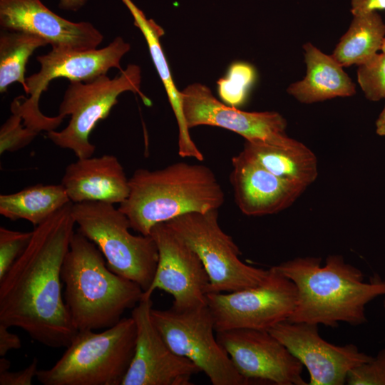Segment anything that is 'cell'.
<instances>
[{"label":"cell","mask_w":385,"mask_h":385,"mask_svg":"<svg viewBox=\"0 0 385 385\" xmlns=\"http://www.w3.org/2000/svg\"><path fill=\"white\" fill-rule=\"evenodd\" d=\"M72 206L68 203L36 226L28 246L0 279V324L20 328L51 348H66L78 332L61 284L76 225Z\"/></svg>","instance_id":"cell-1"},{"label":"cell","mask_w":385,"mask_h":385,"mask_svg":"<svg viewBox=\"0 0 385 385\" xmlns=\"http://www.w3.org/2000/svg\"><path fill=\"white\" fill-rule=\"evenodd\" d=\"M317 257H299L275 268L296 285L297 296L290 322L337 327L339 322L358 326L367 321L366 305L385 294V283L377 275L369 282L357 267L339 255H329L325 265Z\"/></svg>","instance_id":"cell-2"},{"label":"cell","mask_w":385,"mask_h":385,"mask_svg":"<svg viewBox=\"0 0 385 385\" xmlns=\"http://www.w3.org/2000/svg\"><path fill=\"white\" fill-rule=\"evenodd\" d=\"M129 194L118 209L131 229L150 235L156 224L181 215L218 210L225 194L213 171L203 164L177 162L150 170L138 168L129 178Z\"/></svg>","instance_id":"cell-3"},{"label":"cell","mask_w":385,"mask_h":385,"mask_svg":"<svg viewBox=\"0 0 385 385\" xmlns=\"http://www.w3.org/2000/svg\"><path fill=\"white\" fill-rule=\"evenodd\" d=\"M64 300L77 331L107 329L140 301L143 290L112 272L97 246L74 232L61 269Z\"/></svg>","instance_id":"cell-4"},{"label":"cell","mask_w":385,"mask_h":385,"mask_svg":"<svg viewBox=\"0 0 385 385\" xmlns=\"http://www.w3.org/2000/svg\"><path fill=\"white\" fill-rule=\"evenodd\" d=\"M78 331L55 364L38 370L43 385H121L135 347L132 317L97 333Z\"/></svg>","instance_id":"cell-5"},{"label":"cell","mask_w":385,"mask_h":385,"mask_svg":"<svg viewBox=\"0 0 385 385\" xmlns=\"http://www.w3.org/2000/svg\"><path fill=\"white\" fill-rule=\"evenodd\" d=\"M72 212L78 230L97 246L108 267L145 292L152 283L158 262L153 238L130 233L128 218L111 203H73Z\"/></svg>","instance_id":"cell-6"},{"label":"cell","mask_w":385,"mask_h":385,"mask_svg":"<svg viewBox=\"0 0 385 385\" xmlns=\"http://www.w3.org/2000/svg\"><path fill=\"white\" fill-rule=\"evenodd\" d=\"M140 83L141 69L135 64L128 65L113 78L104 74L89 81H70L58 108V115H69L70 120L63 130L47 132L46 137L58 147L72 150L77 158L91 157L96 146L90 141L91 133L108 117L121 93H138L144 104L151 106Z\"/></svg>","instance_id":"cell-7"},{"label":"cell","mask_w":385,"mask_h":385,"mask_svg":"<svg viewBox=\"0 0 385 385\" xmlns=\"http://www.w3.org/2000/svg\"><path fill=\"white\" fill-rule=\"evenodd\" d=\"M130 49V45L120 36L100 49L78 51L52 48L46 54L36 57L41 68L26 78V93L30 96H20L14 99L11 112L22 118L25 126L38 133L55 130L63 118L58 115L46 116L38 107L40 97L47 90L49 83L58 78H68L70 81H89L106 74L111 68L120 69V61Z\"/></svg>","instance_id":"cell-8"},{"label":"cell","mask_w":385,"mask_h":385,"mask_svg":"<svg viewBox=\"0 0 385 385\" xmlns=\"http://www.w3.org/2000/svg\"><path fill=\"white\" fill-rule=\"evenodd\" d=\"M200 257L208 274L207 293L232 292L255 287L267 277L269 270L247 265L231 236L218 222V210L192 212L166 222Z\"/></svg>","instance_id":"cell-9"},{"label":"cell","mask_w":385,"mask_h":385,"mask_svg":"<svg viewBox=\"0 0 385 385\" xmlns=\"http://www.w3.org/2000/svg\"><path fill=\"white\" fill-rule=\"evenodd\" d=\"M152 320L170 348L192 361L213 385H247L215 337L214 321L206 305L178 310H151Z\"/></svg>","instance_id":"cell-10"},{"label":"cell","mask_w":385,"mask_h":385,"mask_svg":"<svg viewBox=\"0 0 385 385\" xmlns=\"http://www.w3.org/2000/svg\"><path fill=\"white\" fill-rule=\"evenodd\" d=\"M297 296L295 284L274 266L255 287L206 295L216 332L237 328L269 330L288 320Z\"/></svg>","instance_id":"cell-11"},{"label":"cell","mask_w":385,"mask_h":385,"mask_svg":"<svg viewBox=\"0 0 385 385\" xmlns=\"http://www.w3.org/2000/svg\"><path fill=\"white\" fill-rule=\"evenodd\" d=\"M238 373L251 381L308 385L303 364L268 330L237 328L216 332Z\"/></svg>","instance_id":"cell-12"},{"label":"cell","mask_w":385,"mask_h":385,"mask_svg":"<svg viewBox=\"0 0 385 385\" xmlns=\"http://www.w3.org/2000/svg\"><path fill=\"white\" fill-rule=\"evenodd\" d=\"M158 250V262L149 288L142 298H151L155 289L172 295V307L178 310L207 304L208 274L200 257L166 222L154 225L150 232Z\"/></svg>","instance_id":"cell-13"},{"label":"cell","mask_w":385,"mask_h":385,"mask_svg":"<svg viewBox=\"0 0 385 385\" xmlns=\"http://www.w3.org/2000/svg\"><path fill=\"white\" fill-rule=\"evenodd\" d=\"M183 109L188 128L212 125L233 131L245 140H261L288 147L296 140L285 133L287 122L275 111L247 112L217 100L206 86L195 83L181 91Z\"/></svg>","instance_id":"cell-14"},{"label":"cell","mask_w":385,"mask_h":385,"mask_svg":"<svg viewBox=\"0 0 385 385\" xmlns=\"http://www.w3.org/2000/svg\"><path fill=\"white\" fill-rule=\"evenodd\" d=\"M151 298H142L133 308L136 326L134 354L121 385H190L200 369L175 354L155 326Z\"/></svg>","instance_id":"cell-15"},{"label":"cell","mask_w":385,"mask_h":385,"mask_svg":"<svg viewBox=\"0 0 385 385\" xmlns=\"http://www.w3.org/2000/svg\"><path fill=\"white\" fill-rule=\"evenodd\" d=\"M268 331L306 366L308 385H343L351 369L372 359L354 344L337 346L325 341L315 324L286 320Z\"/></svg>","instance_id":"cell-16"},{"label":"cell","mask_w":385,"mask_h":385,"mask_svg":"<svg viewBox=\"0 0 385 385\" xmlns=\"http://www.w3.org/2000/svg\"><path fill=\"white\" fill-rule=\"evenodd\" d=\"M0 26L44 38L52 48L96 49L103 36L88 21L73 22L47 8L41 0H0Z\"/></svg>","instance_id":"cell-17"},{"label":"cell","mask_w":385,"mask_h":385,"mask_svg":"<svg viewBox=\"0 0 385 385\" xmlns=\"http://www.w3.org/2000/svg\"><path fill=\"white\" fill-rule=\"evenodd\" d=\"M231 162L230 183L235 201L247 216H264L284 210L306 189L274 175L240 152Z\"/></svg>","instance_id":"cell-18"},{"label":"cell","mask_w":385,"mask_h":385,"mask_svg":"<svg viewBox=\"0 0 385 385\" xmlns=\"http://www.w3.org/2000/svg\"><path fill=\"white\" fill-rule=\"evenodd\" d=\"M73 203L120 204L129 194V179L113 155L78 158L65 169L61 183Z\"/></svg>","instance_id":"cell-19"},{"label":"cell","mask_w":385,"mask_h":385,"mask_svg":"<svg viewBox=\"0 0 385 385\" xmlns=\"http://www.w3.org/2000/svg\"><path fill=\"white\" fill-rule=\"evenodd\" d=\"M307 74L289 86L287 91L302 103H311L356 93L355 84L332 56L310 43L304 45Z\"/></svg>","instance_id":"cell-20"},{"label":"cell","mask_w":385,"mask_h":385,"mask_svg":"<svg viewBox=\"0 0 385 385\" xmlns=\"http://www.w3.org/2000/svg\"><path fill=\"white\" fill-rule=\"evenodd\" d=\"M122 1L131 13L135 26L140 30L145 37L155 67L166 91L178 125V154L183 158H193L201 162L204 160V155L190 137L183 113L181 91L177 89L173 81L160 43V37L164 35V30L153 19H147L143 12L131 0Z\"/></svg>","instance_id":"cell-21"},{"label":"cell","mask_w":385,"mask_h":385,"mask_svg":"<svg viewBox=\"0 0 385 385\" xmlns=\"http://www.w3.org/2000/svg\"><path fill=\"white\" fill-rule=\"evenodd\" d=\"M274 175L307 188L318 176L315 154L304 144L282 147L261 140H245L240 151Z\"/></svg>","instance_id":"cell-22"},{"label":"cell","mask_w":385,"mask_h":385,"mask_svg":"<svg viewBox=\"0 0 385 385\" xmlns=\"http://www.w3.org/2000/svg\"><path fill=\"white\" fill-rule=\"evenodd\" d=\"M69 202L61 184H37L1 195L0 214L13 221L23 219L37 226Z\"/></svg>","instance_id":"cell-23"},{"label":"cell","mask_w":385,"mask_h":385,"mask_svg":"<svg viewBox=\"0 0 385 385\" xmlns=\"http://www.w3.org/2000/svg\"><path fill=\"white\" fill-rule=\"evenodd\" d=\"M384 36L385 24L376 12L355 15L332 56L342 67L364 64L381 50Z\"/></svg>","instance_id":"cell-24"},{"label":"cell","mask_w":385,"mask_h":385,"mask_svg":"<svg viewBox=\"0 0 385 385\" xmlns=\"http://www.w3.org/2000/svg\"><path fill=\"white\" fill-rule=\"evenodd\" d=\"M48 44L41 36L21 31L4 30L0 36V92L18 82L27 91L26 66L34 51Z\"/></svg>","instance_id":"cell-25"},{"label":"cell","mask_w":385,"mask_h":385,"mask_svg":"<svg viewBox=\"0 0 385 385\" xmlns=\"http://www.w3.org/2000/svg\"><path fill=\"white\" fill-rule=\"evenodd\" d=\"M255 77V70L252 65L245 62L232 63L226 76L217 82L222 102L235 108L244 104Z\"/></svg>","instance_id":"cell-26"},{"label":"cell","mask_w":385,"mask_h":385,"mask_svg":"<svg viewBox=\"0 0 385 385\" xmlns=\"http://www.w3.org/2000/svg\"><path fill=\"white\" fill-rule=\"evenodd\" d=\"M357 80L367 99L377 101L385 98V52L359 66Z\"/></svg>","instance_id":"cell-27"},{"label":"cell","mask_w":385,"mask_h":385,"mask_svg":"<svg viewBox=\"0 0 385 385\" xmlns=\"http://www.w3.org/2000/svg\"><path fill=\"white\" fill-rule=\"evenodd\" d=\"M38 133L25 126L22 118L12 113L0 129V154L13 153L27 146Z\"/></svg>","instance_id":"cell-28"},{"label":"cell","mask_w":385,"mask_h":385,"mask_svg":"<svg viewBox=\"0 0 385 385\" xmlns=\"http://www.w3.org/2000/svg\"><path fill=\"white\" fill-rule=\"evenodd\" d=\"M32 234L0 227V279L26 248Z\"/></svg>","instance_id":"cell-29"},{"label":"cell","mask_w":385,"mask_h":385,"mask_svg":"<svg viewBox=\"0 0 385 385\" xmlns=\"http://www.w3.org/2000/svg\"><path fill=\"white\" fill-rule=\"evenodd\" d=\"M349 385H385V348L376 357L351 369L346 377Z\"/></svg>","instance_id":"cell-30"},{"label":"cell","mask_w":385,"mask_h":385,"mask_svg":"<svg viewBox=\"0 0 385 385\" xmlns=\"http://www.w3.org/2000/svg\"><path fill=\"white\" fill-rule=\"evenodd\" d=\"M38 359H34L25 369L0 373V385H31L38 371Z\"/></svg>","instance_id":"cell-31"},{"label":"cell","mask_w":385,"mask_h":385,"mask_svg":"<svg viewBox=\"0 0 385 385\" xmlns=\"http://www.w3.org/2000/svg\"><path fill=\"white\" fill-rule=\"evenodd\" d=\"M8 327L0 324V356H5L8 351L21 347L19 337L9 331Z\"/></svg>","instance_id":"cell-32"},{"label":"cell","mask_w":385,"mask_h":385,"mask_svg":"<svg viewBox=\"0 0 385 385\" xmlns=\"http://www.w3.org/2000/svg\"><path fill=\"white\" fill-rule=\"evenodd\" d=\"M385 10V0H352L351 11L353 16Z\"/></svg>","instance_id":"cell-33"},{"label":"cell","mask_w":385,"mask_h":385,"mask_svg":"<svg viewBox=\"0 0 385 385\" xmlns=\"http://www.w3.org/2000/svg\"><path fill=\"white\" fill-rule=\"evenodd\" d=\"M88 0H59L58 6L63 10L76 11L81 9Z\"/></svg>","instance_id":"cell-34"},{"label":"cell","mask_w":385,"mask_h":385,"mask_svg":"<svg viewBox=\"0 0 385 385\" xmlns=\"http://www.w3.org/2000/svg\"><path fill=\"white\" fill-rule=\"evenodd\" d=\"M376 133L385 136V106L376 121Z\"/></svg>","instance_id":"cell-35"},{"label":"cell","mask_w":385,"mask_h":385,"mask_svg":"<svg viewBox=\"0 0 385 385\" xmlns=\"http://www.w3.org/2000/svg\"><path fill=\"white\" fill-rule=\"evenodd\" d=\"M10 366V361L4 356H1L0 359V373L9 370Z\"/></svg>","instance_id":"cell-36"},{"label":"cell","mask_w":385,"mask_h":385,"mask_svg":"<svg viewBox=\"0 0 385 385\" xmlns=\"http://www.w3.org/2000/svg\"><path fill=\"white\" fill-rule=\"evenodd\" d=\"M381 51L383 52H385V38L384 39V41H383V44H382V47H381Z\"/></svg>","instance_id":"cell-37"},{"label":"cell","mask_w":385,"mask_h":385,"mask_svg":"<svg viewBox=\"0 0 385 385\" xmlns=\"http://www.w3.org/2000/svg\"><path fill=\"white\" fill-rule=\"evenodd\" d=\"M384 283H385V277H384ZM383 305H384V311H385V294H384V304H383Z\"/></svg>","instance_id":"cell-38"}]
</instances>
